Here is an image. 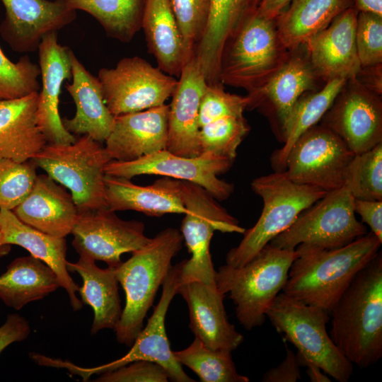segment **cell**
<instances>
[{
	"label": "cell",
	"instance_id": "7a4b0ae2",
	"mask_svg": "<svg viewBox=\"0 0 382 382\" xmlns=\"http://www.w3.org/2000/svg\"><path fill=\"white\" fill-rule=\"evenodd\" d=\"M329 335L359 368L382 357V255L378 254L354 277L330 313Z\"/></svg>",
	"mask_w": 382,
	"mask_h": 382
},
{
	"label": "cell",
	"instance_id": "f5cc1de1",
	"mask_svg": "<svg viewBox=\"0 0 382 382\" xmlns=\"http://www.w3.org/2000/svg\"><path fill=\"white\" fill-rule=\"evenodd\" d=\"M11 245L8 244H5L2 241V233L0 226V259L4 256H6L11 251Z\"/></svg>",
	"mask_w": 382,
	"mask_h": 382
},
{
	"label": "cell",
	"instance_id": "f1b7e54d",
	"mask_svg": "<svg viewBox=\"0 0 382 382\" xmlns=\"http://www.w3.org/2000/svg\"><path fill=\"white\" fill-rule=\"evenodd\" d=\"M141 29L158 68L179 77L195 54L183 40L168 0H146Z\"/></svg>",
	"mask_w": 382,
	"mask_h": 382
},
{
	"label": "cell",
	"instance_id": "681fc988",
	"mask_svg": "<svg viewBox=\"0 0 382 382\" xmlns=\"http://www.w3.org/2000/svg\"><path fill=\"white\" fill-rule=\"evenodd\" d=\"M293 1L294 0H261L257 13L267 19L276 21Z\"/></svg>",
	"mask_w": 382,
	"mask_h": 382
},
{
	"label": "cell",
	"instance_id": "816d5d0a",
	"mask_svg": "<svg viewBox=\"0 0 382 382\" xmlns=\"http://www.w3.org/2000/svg\"><path fill=\"white\" fill-rule=\"evenodd\" d=\"M358 11L371 12L382 16V0H354Z\"/></svg>",
	"mask_w": 382,
	"mask_h": 382
},
{
	"label": "cell",
	"instance_id": "ee69618b",
	"mask_svg": "<svg viewBox=\"0 0 382 382\" xmlns=\"http://www.w3.org/2000/svg\"><path fill=\"white\" fill-rule=\"evenodd\" d=\"M168 380L166 371L161 365L146 360H138L100 374L94 381L167 382Z\"/></svg>",
	"mask_w": 382,
	"mask_h": 382
},
{
	"label": "cell",
	"instance_id": "7dc6e473",
	"mask_svg": "<svg viewBox=\"0 0 382 382\" xmlns=\"http://www.w3.org/2000/svg\"><path fill=\"white\" fill-rule=\"evenodd\" d=\"M354 209L361 222L366 224L371 231L382 242V200L354 199Z\"/></svg>",
	"mask_w": 382,
	"mask_h": 382
},
{
	"label": "cell",
	"instance_id": "277c9868",
	"mask_svg": "<svg viewBox=\"0 0 382 382\" xmlns=\"http://www.w3.org/2000/svg\"><path fill=\"white\" fill-rule=\"evenodd\" d=\"M296 256L295 250L281 249L268 243L246 264L240 267L226 264L218 269L217 288L224 295L229 294L236 318L245 330L262 325Z\"/></svg>",
	"mask_w": 382,
	"mask_h": 382
},
{
	"label": "cell",
	"instance_id": "ab89813d",
	"mask_svg": "<svg viewBox=\"0 0 382 382\" xmlns=\"http://www.w3.org/2000/svg\"><path fill=\"white\" fill-rule=\"evenodd\" d=\"M36 168L32 160L0 158V209L13 210L26 197L37 175Z\"/></svg>",
	"mask_w": 382,
	"mask_h": 382
},
{
	"label": "cell",
	"instance_id": "8992f818",
	"mask_svg": "<svg viewBox=\"0 0 382 382\" xmlns=\"http://www.w3.org/2000/svg\"><path fill=\"white\" fill-rule=\"evenodd\" d=\"M289 54L279 36L275 21L257 13L225 43L219 64L220 83L250 93L282 68Z\"/></svg>",
	"mask_w": 382,
	"mask_h": 382
},
{
	"label": "cell",
	"instance_id": "6da1fadb",
	"mask_svg": "<svg viewBox=\"0 0 382 382\" xmlns=\"http://www.w3.org/2000/svg\"><path fill=\"white\" fill-rule=\"evenodd\" d=\"M381 243L370 231L337 248L299 245L282 291L330 313L357 273L378 254Z\"/></svg>",
	"mask_w": 382,
	"mask_h": 382
},
{
	"label": "cell",
	"instance_id": "4316f807",
	"mask_svg": "<svg viewBox=\"0 0 382 382\" xmlns=\"http://www.w3.org/2000/svg\"><path fill=\"white\" fill-rule=\"evenodd\" d=\"M261 0H211L205 33L195 48V57L208 86H224L219 81L221 56L226 41L257 13Z\"/></svg>",
	"mask_w": 382,
	"mask_h": 382
},
{
	"label": "cell",
	"instance_id": "d590c367",
	"mask_svg": "<svg viewBox=\"0 0 382 382\" xmlns=\"http://www.w3.org/2000/svg\"><path fill=\"white\" fill-rule=\"evenodd\" d=\"M176 360L192 369L203 382H248L236 370L231 352L212 349L195 337L187 348L173 352Z\"/></svg>",
	"mask_w": 382,
	"mask_h": 382
},
{
	"label": "cell",
	"instance_id": "5b68a950",
	"mask_svg": "<svg viewBox=\"0 0 382 382\" xmlns=\"http://www.w3.org/2000/svg\"><path fill=\"white\" fill-rule=\"evenodd\" d=\"M253 191L263 201L260 218L245 230L240 243L226 256V264L240 267L248 262L274 238L287 229L306 208L327 192L313 186L291 180L284 171L255 178Z\"/></svg>",
	"mask_w": 382,
	"mask_h": 382
},
{
	"label": "cell",
	"instance_id": "8fae6325",
	"mask_svg": "<svg viewBox=\"0 0 382 382\" xmlns=\"http://www.w3.org/2000/svg\"><path fill=\"white\" fill-rule=\"evenodd\" d=\"M105 103L113 116L158 107L171 98L178 81L139 57L121 59L97 76Z\"/></svg>",
	"mask_w": 382,
	"mask_h": 382
},
{
	"label": "cell",
	"instance_id": "1f68e13d",
	"mask_svg": "<svg viewBox=\"0 0 382 382\" xmlns=\"http://www.w3.org/2000/svg\"><path fill=\"white\" fill-rule=\"evenodd\" d=\"M354 6V0H294L275 21L279 36L294 50Z\"/></svg>",
	"mask_w": 382,
	"mask_h": 382
},
{
	"label": "cell",
	"instance_id": "9c48e42d",
	"mask_svg": "<svg viewBox=\"0 0 382 382\" xmlns=\"http://www.w3.org/2000/svg\"><path fill=\"white\" fill-rule=\"evenodd\" d=\"M182 188L187 211L180 232L191 257L181 262L180 283L199 281L217 288L209 250L213 234L215 231L243 233L245 229L202 186L182 180Z\"/></svg>",
	"mask_w": 382,
	"mask_h": 382
},
{
	"label": "cell",
	"instance_id": "7bdbcfd3",
	"mask_svg": "<svg viewBox=\"0 0 382 382\" xmlns=\"http://www.w3.org/2000/svg\"><path fill=\"white\" fill-rule=\"evenodd\" d=\"M355 42L361 67L382 64V16L358 11Z\"/></svg>",
	"mask_w": 382,
	"mask_h": 382
},
{
	"label": "cell",
	"instance_id": "cb8c5ba5",
	"mask_svg": "<svg viewBox=\"0 0 382 382\" xmlns=\"http://www.w3.org/2000/svg\"><path fill=\"white\" fill-rule=\"evenodd\" d=\"M12 212L28 226L61 238L71 233L79 216L71 194L47 174L37 175L29 194Z\"/></svg>",
	"mask_w": 382,
	"mask_h": 382
},
{
	"label": "cell",
	"instance_id": "b9f144b4",
	"mask_svg": "<svg viewBox=\"0 0 382 382\" xmlns=\"http://www.w3.org/2000/svg\"><path fill=\"white\" fill-rule=\"evenodd\" d=\"M248 103L247 96L231 94L223 86H207L199 104V127L224 117L243 116Z\"/></svg>",
	"mask_w": 382,
	"mask_h": 382
},
{
	"label": "cell",
	"instance_id": "ac0fdd59",
	"mask_svg": "<svg viewBox=\"0 0 382 382\" xmlns=\"http://www.w3.org/2000/svg\"><path fill=\"white\" fill-rule=\"evenodd\" d=\"M6 10L0 35L20 53L35 52L45 36L71 23L76 11L64 0H1Z\"/></svg>",
	"mask_w": 382,
	"mask_h": 382
},
{
	"label": "cell",
	"instance_id": "83f0119b",
	"mask_svg": "<svg viewBox=\"0 0 382 382\" xmlns=\"http://www.w3.org/2000/svg\"><path fill=\"white\" fill-rule=\"evenodd\" d=\"M0 226L5 244L19 245L30 255L40 259L56 273L60 286L67 292L74 311L82 308V301L76 296L79 286L72 279L66 267V241L38 231L21 221L12 210L0 209Z\"/></svg>",
	"mask_w": 382,
	"mask_h": 382
},
{
	"label": "cell",
	"instance_id": "7c38bea8",
	"mask_svg": "<svg viewBox=\"0 0 382 382\" xmlns=\"http://www.w3.org/2000/svg\"><path fill=\"white\" fill-rule=\"evenodd\" d=\"M182 262L172 266L163 283V291L158 305L142 328L130 350L122 357L112 362L93 368H81L66 361L57 359L56 366L66 368L73 374L81 376L83 381L93 374H100L134 361L146 360L161 365L167 372L169 379L176 382L195 381L183 371L182 364L174 357L166 335L165 319L169 305L176 295L180 284Z\"/></svg>",
	"mask_w": 382,
	"mask_h": 382
},
{
	"label": "cell",
	"instance_id": "484cf974",
	"mask_svg": "<svg viewBox=\"0 0 382 382\" xmlns=\"http://www.w3.org/2000/svg\"><path fill=\"white\" fill-rule=\"evenodd\" d=\"M107 207L114 211L133 210L150 216L185 214L182 181L165 177L153 184L138 185L130 179L105 175Z\"/></svg>",
	"mask_w": 382,
	"mask_h": 382
},
{
	"label": "cell",
	"instance_id": "d4e9b609",
	"mask_svg": "<svg viewBox=\"0 0 382 382\" xmlns=\"http://www.w3.org/2000/svg\"><path fill=\"white\" fill-rule=\"evenodd\" d=\"M71 83L65 86L71 96L76 112L72 118H62L66 129L75 135H88L103 143L112 129L115 116L108 110L101 83L79 60L70 49Z\"/></svg>",
	"mask_w": 382,
	"mask_h": 382
},
{
	"label": "cell",
	"instance_id": "9a60e30c",
	"mask_svg": "<svg viewBox=\"0 0 382 382\" xmlns=\"http://www.w3.org/2000/svg\"><path fill=\"white\" fill-rule=\"evenodd\" d=\"M320 122L354 154L370 150L382 143L381 96L348 79Z\"/></svg>",
	"mask_w": 382,
	"mask_h": 382
},
{
	"label": "cell",
	"instance_id": "3957f363",
	"mask_svg": "<svg viewBox=\"0 0 382 382\" xmlns=\"http://www.w3.org/2000/svg\"><path fill=\"white\" fill-rule=\"evenodd\" d=\"M183 241L180 231L167 228L116 267L117 279L126 298L114 330L120 343L131 347L142 330L144 318L172 267V259L181 250Z\"/></svg>",
	"mask_w": 382,
	"mask_h": 382
},
{
	"label": "cell",
	"instance_id": "d6a6232c",
	"mask_svg": "<svg viewBox=\"0 0 382 382\" xmlns=\"http://www.w3.org/2000/svg\"><path fill=\"white\" fill-rule=\"evenodd\" d=\"M59 286L56 273L46 263L32 255L21 257L13 260L0 276V299L7 306L19 310Z\"/></svg>",
	"mask_w": 382,
	"mask_h": 382
},
{
	"label": "cell",
	"instance_id": "bcb514c9",
	"mask_svg": "<svg viewBox=\"0 0 382 382\" xmlns=\"http://www.w3.org/2000/svg\"><path fill=\"white\" fill-rule=\"evenodd\" d=\"M30 333V327L25 318L17 313L7 316L0 327V354L11 344L25 340Z\"/></svg>",
	"mask_w": 382,
	"mask_h": 382
},
{
	"label": "cell",
	"instance_id": "8d00e7d4",
	"mask_svg": "<svg viewBox=\"0 0 382 382\" xmlns=\"http://www.w3.org/2000/svg\"><path fill=\"white\" fill-rule=\"evenodd\" d=\"M343 187L354 199L382 200V143L354 154L345 168Z\"/></svg>",
	"mask_w": 382,
	"mask_h": 382
},
{
	"label": "cell",
	"instance_id": "4fadbf2b",
	"mask_svg": "<svg viewBox=\"0 0 382 382\" xmlns=\"http://www.w3.org/2000/svg\"><path fill=\"white\" fill-rule=\"evenodd\" d=\"M354 156L335 133L321 124L316 125L290 149L284 172L294 183L329 192L343 186L345 168Z\"/></svg>",
	"mask_w": 382,
	"mask_h": 382
},
{
	"label": "cell",
	"instance_id": "f35d334b",
	"mask_svg": "<svg viewBox=\"0 0 382 382\" xmlns=\"http://www.w3.org/2000/svg\"><path fill=\"white\" fill-rule=\"evenodd\" d=\"M40 69L28 55L12 62L0 47V100L16 99L39 92Z\"/></svg>",
	"mask_w": 382,
	"mask_h": 382
},
{
	"label": "cell",
	"instance_id": "f907efd6",
	"mask_svg": "<svg viewBox=\"0 0 382 382\" xmlns=\"http://www.w3.org/2000/svg\"><path fill=\"white\" fill-rule=\"evenodd\" d=\"M296 357L300 366L306 367V372L311 382H330L331 380L322 369L312 361L303 358L299 354Z\"/></svg>",
	"mask_w": 382,
	"mask_h": 382
},
{
	"label": "cell",
	"instance_id": "603a6c76",
	"mask_svg": "<svg viewBox=\"0 0 382 382\" xmlns=\"http://www.w3.org/2000/svg\"><path fill=\"white\" fill-rule=\"evenodd\" d=\"M169 105L115 116L112 131L105 141L111 160L134 161L166 149Z\"/></svg>",
	"mask_w": 382,
	"mask_h": 382
},
{
	"label": "cell",
	"instance_id": "4dcf8cb0",
	"mask_svg": "<svg viewBox=\"0 0 382 382\" xmlns=\"http://www.w3.org/2000/svg\"><path fill=\"white\" fill-rule=\"evenodd\" d=\"M67 270L79 274L83 280L79 289L81 301L93 310L91 334L103 329L115 330L122 314L116 267L101 269L92 258L79 255L76 262H66Z\"/></svg>",
	"mask_w": 382,
	"mask_h": 382
},
{
	"label": "cell",
	"instance_id": "ffe728a7",
	"mask_svg": "<svg viewBox=\"0 0 382 382\" xmlns=\"http://www.w3.org/2000/svg\"><path fill=\"white\" fill-rule=\"evenodd\" d=\"M357 13L354 6L345 10L305 43L310 62L325 83L354 77L361 68L355 42Z\"/></svg>",
	"mask_w": 382,
	"mask_h": 382
},
{
	"label": "cell",
	"instance_id": "f6af8a7d",
	"mask_svg": "<svg viewBox=\"0 0 382 382\" xmlns=\"http://www.w3.org/2000/svg\"><path fill=\"white\" fill-rule=\"evenodd\" d=\"M284 359L263 375L262 382H296L301 379L300 364L296 354L286 346Z\"/></svg>",
	"mask_w": 382,
	"mask_h": 382
},
{
	"label": "cell",
	"instance_id": "5bb4252c",
	"mask_svg": "<svg viewBox=\"0 0 382 382\" xmlns=\"http://www.w3.org/2000/svg\"><path fill=\"white\" fill-rule=\"evenodd\" d=\"M233 161L212 153L195 157H185L166 149L130 161H110L105 175L131 179L141 175H157L188 181L206 189L219 201L232 195L234 186L218 178L232 166Z\"/></svg>",
	"mask_w": 382,
	"mask_h": 382
},
{
	"label": "cell",
	"instance_id": "7402d4cb",
	"mask_svg": "<svg viewBox=\"0 0 382 382\" xmlns=\"http://www.w3.org/2000/svg\"><path fill=\"white\" fill-rule=\"evenodd\" d=\"M180 294L189 309L190 328L195 337L212 349L235 350L243 341L228 320L223 300L225 295L199 281L180 283Z\"/></svg>",
	"mask_w": 382,
	"mask_h": 382
},
{
	"label": "cell",
	"instance_id": "e0dca14e",
	"mask_svg": "<svg viewBox=\"0 0 382 382\" xmlns=\"http://www.w3.org/2000/svg\"><path fill=\"white\" fill-rule=\"evenodd\" d=\"M319 81L303 44L290 50L286 62L265 85L248 93L247 110L256 109L263 114L281 142L284 125L293 105L305 93L317 90Z\"/></svg>",
	"mask_w": 382,
	"mask_h": 382
},
{
	"label": "cell",
	"instance_id": "ba28073f",
	"mask_svg": "<svg viewBox=\"0 0 382 382\" xmlns=\"http://www.w3.org/2000/svg\"><path fill=\"white\" fill-rule=\"evenodd\" d=\"M32 161L70 191L79 213L108 207L105 168L111 159L101 143L88 135L69 144L47 143Z\"/></svg>",
	"mask_w": 382,
	"mask_h": 382
},
{
	"label": "cell",
	"instance_id": "2e32d148",
	"mask_svg": "<svg viewBox=\"0 0 382 382\" xmlns=\"http://www.w3.org/2000/svg\"><path fill=\"white\" fill-rule=\"evenodd\" d=\"M144 231L143 222L123 220L108 207L92 209L79 213L71 231L72 245L79 255L117 267L122 254L136 251L149 242L151 238Z\"/></svg>",
	"mask_w": 382,
	"mask_h": 382
},
{
	"label": "cell",
	"instance_id": "c3c4849f",
	"mask_svg": "<svg viewBox=\"0 0 382 382\" xmlns=\"http://www.w3.org/2000/svg\"><path fill=\"white\" fill-rule=\"evenodd\" d=\"M355 78L365 88L381 96L382 64L361 67Z\"/></svg>",
	"mask_w": 382,
	"mask_h": 382
},
{
	"label": "cell",
	"instance_id": "60d3db41",
	"mask_svg": "<svg viewBox=\"0 0 382 382\" xmlns=\"http://www.w3.org/2000/svg\"><path fill=\"white\" fill-rule=\"evenodd\" d=\"M187 47L194 54L209 22L211 0H168Z\"/></svg>",
	"mask_w": 382,
	"mask_h": 382
},
{
	"label": "cell",
	"instance_id": "836d02e7",
	"mask_svg": "<svg viewBox=\"0 0 382 382\" xmlns=\"http://www.w3.org/2000/svg\"><path fill=\"white\" fill-rule=\"evenodd\" d=\"M346 80L335 79L320 88L303 94L294 103L284 125L281 142L282 147L271 156L274 171H284L288 153L297 139L319 122L331 106Z\"/></svg>",
	"mask_w": 382,
	"mask_h": 382
},
{
	"label": "cell",
	"instance_id": "d6986e66",
	"mask_svg": "<svg viewBox=\"0 0 382 382\" xmlns=\"http://www.w3.org/2000/svg\"><path fill=\"white\" fill-rule=\"evenodd\" d=\"M42 88L38 92L36 119L47 143L69 144L76 138L64 127L59 114L62 83L71 79L70 48L58 42L57 32L47 34L38 47Z\"/></svg>",
	"mask_w": 382,
	"mask_h": 382
},
{
	"label": "cell",
	"instance_id": "52a82bcc",
	"mask_svg": "<svg viewBox=\"0 0 382 382\" xmlns=\"http://www.w3.org/2000/svg\"><path fill=\"white\" fill-rule=\"evenodd\" d=\"M284 340L297 348L299 355L318 366L339 382H347L353 374L352 364L332 340L326 330L330 312L279 293L266 312Z\"/></svg>",
	"mask_w": 382,
	"mask_h": 382
},
{
	"label": "cell",
	"instance_id": "30bf717a",
	"mask_svg": "<svg viewBox=\"0 0 382 382\" xmlns=\"http://www.w3.org/2000/svg\"><path fill=\"white\" fill-rule=\"evenodd\" d=\"M354 200L343 186L327 192L269 244L286 250H295L299 245L332 249L352 242L367 233L356 217Z\"/></svg>",
	"mask_w": 382,
	"mask_h": 382
},
{
	"label": "cell",
	"instance_id": "f546056e",
	"mask_svg": "<svg viewBox=\"0 0 382 382\" xmlns=\"http://www.w3.org/2000/svg\"><path fill=\"white\" fill-rule=\"evenodd\" d=\"M38 92L0 100V158L32 160L47 141L36 119Z\"/></svg>",
	"mask_w": 382,
	"mask_h": 382
},
{
	"label": "cell",
	"instance_id": "e575fe53",
	"mask_svg": "<svg viewBox=\"0 0 382 382\" xmlns=\"http://www.w3.org/2000/svg\"><path fill=\"white\" fill-rule=\"evenodd\" d=\"M74 10L92 16L106 35L129 42L141 29L146 0H64Z\"/></svg>",
	"mask_w": 382,
	"mask_h": 382
},
{
	"label": "cell",
	"instance_id": "44dd1931",
	"mask_svg": "<svg viewBox=\"0 0 382 382\" xmlns=\"http://www.w3.org/2000/svg\"><path fill=\"white\" fill-rule=\"evenodd\" d=\"M179 78L168 105L166 149L181 156L195 157L201 154L198 113L208 84L195 55L183 67Z\"/></svg>",
	"mask_w": 382,
	"mask_h": 382
},
{
	"label": "cell",
	"instance_id": "74e56055",
	"mask_svg": "<svg viewBox=\"0 0 382 382\" xmlns=\"http://www.w3.org/2000/svg\"><path fill=\"white\" fill-rule=\"evenodd\" d=\"M250 129L244 116H227L201 127V154L212 153L234 161L237 149Z\"/></svg>",
	"mask_w": 382,
	"mask_h": 382
}]
</instances>
